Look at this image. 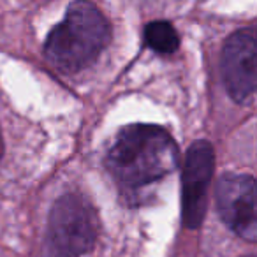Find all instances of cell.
<instances>
[{"mask_svg":"<svg viewBox=\"0 0 257 257\" xmlns=\"http://www.w3.org/2000/svg\"><path fill=\"white\" fill-rule=\"evenodd\" d=\"M222 76L236 102H248L255 92V30L234 32L222 50Z\"/></svg>","mask_w":257,"mask_h":257,"instance_id":"cell-6","label":"cell"},{"mask_svg":"<svg viewBox=\"0 0 257 257\" xmlns=\"http://www.w3.org/2000/svg\"><path fill=\"white\" fill-rule=\"evenodd\" d=\"M145 44L155 53L161 55H171L178 50L180 37L176 29L169 22H152L145 27L143 34Z\"/></svg>","mask_w":257,"mask_h":257,"instance_id":"cell-7","label":"cell"},{"mask_svg":"<svg viewBox=\"0 0 257 257\" xmlns=\"http://www.w3.org/2000/svg\"><path fill=\"white\" fill-rule=\"evenodd\" d=\"M248 257H255V255H248Z\"/></svg>","mask_w":257,"mask_h":257,"instance_id":"cell-8","label":"cell"},{"mask_svg":"<svg viewBox=\"0 0 257 257\" xmlns=\"http://www.w3.org/2000/svg\"><path fill=\"white\" fill-rule=\"evenodd\" d=\"M99 220L88 199L65 194L51 208L46 229V257H81L92 250Z\"/></svg>","mask_w":257,"mask_h":257,"instance_id":"cell-3","label":"cell"},{"mask_svg":"<svg viewBox=\"0 0 257 257\" xmlns=\"http://www.w3.org/2000/svg\"><path fill=\"white\" fill-rule=\"evenodd\" d=\"M178 166V147L159 125H127L107 150L106 168L125 190L157 183Z\"/></svg>","mask_w":257,"mask_h":257,"instance_id":"cell-1","label":"cell"},{"mask_svg":"<svg viewBox=\"0 0 257 257\" xmlns=\"http://www.w3.org/2000/svg\"><path fill=\"white\" fill-rule=\"evenodd\" d=\"M213 166V147L208 141H196L187 152L182 171V218L189 229L199 227L206 213Z\"/></svg>","mask_w":257,"mask_h":257,"instance_id":"cell-5","label":"cell"},{"mask_svg":"<svg viewBox=\"0 0 257 257\" xmlns=\"http://www.w3.org/2000/svg\"><path fill=\"white\" fill-rule=\"evenodd\" d=\"M109 23L93 4L74 2L44 43V55L55 69L78 72L90 65L109 43Z\"/></svg>","mask_w":257,"mask_h":257,"instance_id":"cell-2","label":"cell"},{"mask_svg":"<svg viewBox=\"0 0 257 257\" xmlns=\"http://www.w3.org/2000/svg\"><path fill=\"white\" fill-rule=\"evenodd\" d=\"M215 201L224 224L239 238L255 241V182L252 176L236 173L220 176L215 190Z\"/></svg>","mask_w":257,"mask_h":257,"instance_id":"cell-4","label":"cell"}]
</instances>
